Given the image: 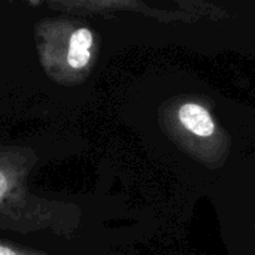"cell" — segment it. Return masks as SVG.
<instances>
[{
	"mask_svg": "<svg viewBox=\"0 0 255 255\" xmlns=\"http://www.w3.org/2000/svg\"><path fill=\"white\" fill-rule=\"evenodd\" d=\"M37 157L30 148L0 146V230L67 236L78 224L73 205L42 197L30 190L28 178Z\"/></svg>",
	"mask_w": 255,
	"mask_h": 255,
	"instance_id": "6da1fadb",
	"label": "cell"
},
{
	"mask_svg": "<svg viewBox=\"0 0 255 255\" xmlns=\"http://www.w3.org/2000/svg\"><path fill=\"white\" fill-rule=\"evenodd\" d=\"M94 36L87 27L64 19H43L37 25L36 45L43 70L64 85L87 70L91 61Z\"/></svg>",
	"mask_w": 255,
	"mask_h": 255,
	"instance_id": "7a4b0ae2",
	"label": "cell"
},
{
	"mask_svg": "<svg viewBox=\"0 0 255 255\" xmlns=\"http://www.w3.org/2000/svg\"><path fill=\"white\" fill-rule=\"evenodd\" d=\"M181 123L197 136H211L215 130L209 112L194 103H187L179 109Z\"/></svg>",
	"mask_w": 255,
	"mask_h": 255,
	"instance_id": "3957f363",
	"label": "cell"
},
{
	"mask_svg": "<svg viewBox=\"0 0 255 255\" xmlns=\"http://www.w3.org/2000/svg\"><path fill=\"white\" fill-rule=\"evenodd\" d=\"M0 255H49L45 253H40L37 250H28V248H21L12 244H6L0 241Z\"/></svg>",
	"mask_w": 255,
	"mask_h": 255,
	"instance_id": "277c9868",
	"label": "cell"
}]
</instances>
